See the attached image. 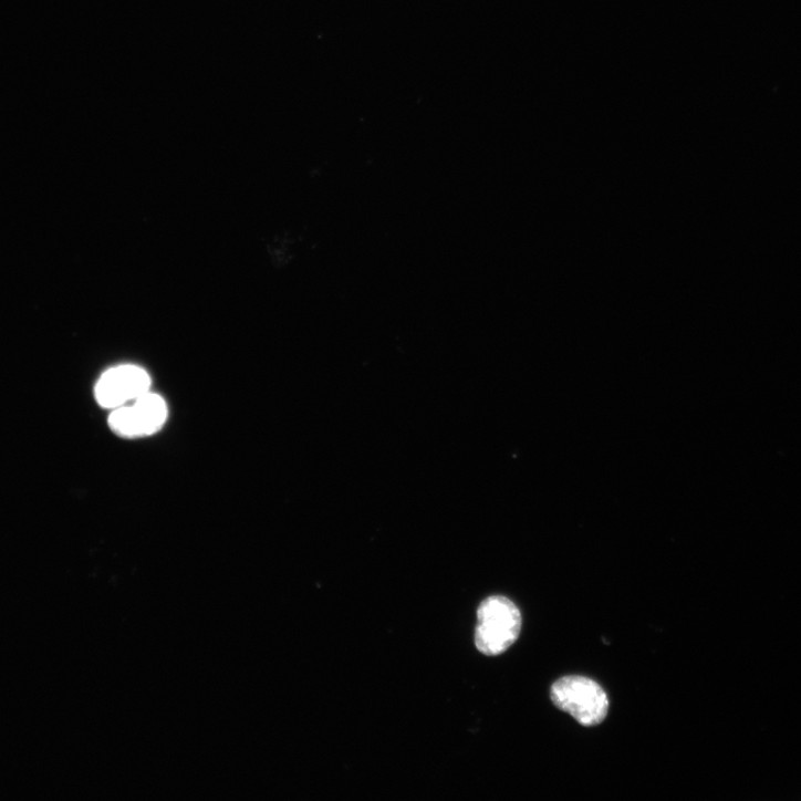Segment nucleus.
<instances>
[{"mask_svg": "<svg viewBox=\"0 0 801 801\" xmlns=\"http://www.w3.org/2000/svg\"><path fill=\"white\" fill-rule=\"evenodd\" d=\"M521 627L520 611L510 599L489 596L478 610L476 646L486 656H499L518 641Z\"/></svg>", "mask_w": 801, "mask_h": 801, "instance_id": "obj_1", "label": "nucleus"}, {"mask_svg": "<svg viewBox=\"0 0 801 801\" xmlns=\"http://www.w3.org/2000/svg\"><path fill=\"white\" fill-rule=\"evenodd\" d=\"M552 703L571 715L580 725L594 727L603 722L610 710L608 696L595 682L582 676H568L551 687Z\"/></svg>", "mask_w": 801, "mask_h": 801, "instance_id": "obj_2", "label": "nucleus"}, {"mask_svg": "<svg viewBox=\"0 0 801 801\" xmlns=\"http://www.w3.org/2000/svg\"><path fill=\"white\" fill-rule=\"evenodd\" d=\"M167 419V406L157 394L147 392L133 405L115 409L110 416L108 425L118 436L139 438L156 434Z\"/></svg>", "mask_w": 801, "mask_h": 801, "instance_id": "obj_3", "label": "nucleus"}, {"mask_svg": "<svg viewBox=\"0 0 801 801\" xmlns=\"http://www.w3.org/2000/svg\"><path fill=\"white\" fill-rule=\"evenodd\" d=\"M148 373L136 365H119L106 371L95 386L97 404L105 409H118L149 392Z\"/></svg>", "mask_w": 801, "mask_h": 801, "instance_id": "obj_4", "label": "nucleus"}]
</instances>
